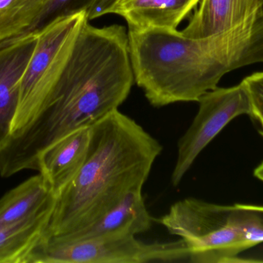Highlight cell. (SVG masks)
<instances>
[{
    "mask_svg": "<svg viewBox=\"0 0 263 263\" xmlns=\"http://www.w3.org/2000/svg\"><path fill=\"white\" fill-rule=\"evenodd\" d=\"M134 81L126 28L82 25L47 103L0 148V174L37 171L40 154L80 128L92 127L127 99Z\"/></svg>",
    "mask_w": 263,
    "mask_h": 263,
    "instance_id": "6da1fadb",
    "label": "cell"
},
{
    "mask_svg": "<svg viewBox=\"0 0 263 263\" xmlns=\"http://www.w3.org/2000/svg\"><path fill=\"white\" fill-rule=\"evenodd\" d=\"M162 151L156 138L119 110L92 125L87 157L55 196L45 237L83 230L129 193L142 191Z\"/></svg>",
    "mask_w": 263,
    "mask_h": 263,
    "instance_id": "7a4b0ae2",
    "label": "cell"
},
{
    "mask_svg": "<svg viewBox=\"0 0 263 263\" xmlns=\"http://www.w3.org/2000/svg\"><path fill=\"white\" fill-rule=\"evenodd\" d=\"M136 84L155 108L198 102L217 87L209 54L208 38H190L177 29L128 31Z\"/></svg>",
    "mask_w": 263,
    "mask_h": 263,
    "instance_id": "3957f363",
    "label": "cell"
},
{
    "mask_svg": "<svg viewBox=\"0 0 263 263\" xmlns=\"http://www.w3.org/2000/svg\"><path fill=\"white\" fill-rule=\"evenodd\" d=\"M158 222L184 241L189 262H239V255L250 249L235 223L231 205L188 198L173 204Z\"/></svg>",
    "mask_w": 263,
    "mask_h": 263,
    "instance_id": "277c9868",
    "label": "cell"
},
{
    "mask_svg": "<svg viewBox=\"0 0 263 263\" xmlns=\"http://www.w3.org/2000/svg\"><path fill=\"white\" fill-rule=\"evenodd\" d=\"M86 12L57 17L35 33V45L20 80V97L11 134L29 125L46 106ZM10 134V135H11Z\"/></svg>",
    "mask_w": 263,
    "mask_h": 263,
    "instance_id": "5b68a950",
    "label": "cell"
},
{
    "mask_svg": "<svg viewBox=\"0 0 263 263\" xmlns=\"http://www.w3.org/2000/svg\"><path fill=\"white\" fill-rule=\"evenodd\" d=\"M189 258L186 245L180 239L146 243L133 235H120L61 242L43 236L27 263L184 262Z\"/></svg>",
    "mask_w": 263,
    "mask_h": 263,
    "instance_id": "8992f818",
    "label": "cell"
},
{
    "mask_svg": "<svg viewBox=\"0 0 263 263\" xmlns=\"http://www.w3.org/2000/svg\"><path fill=\"white\" fill-rule=\"evenodd\" d=\"M199 111L185 134L178 142L176 165L171 176L178 186L198 156L207 145L239 116L250 115V97L243 83L229 88L209 91L199 99Z\"/></svg>",
    "mask_w": 263,
    "mask_h": 263,
    "instance_id": "52a82bcc",
    "label": "cell"
},
{
    "mask_svg": "<svg viewBox=\"0 0 263 263\" xmlns=\"http://www.w3.org/2000/svg\"><path fill=\"white\" fill-rule=\"evenodd\" d=\"M35 45V32L0 43V148L12 132L20 80Z\"/></svg>",
    "mask_w": 263,
    "mask_h": 263,
    "instance_id": "ba28073f",
    "label": "cell"
},
{
    "mask_svg": "<svg viewBox=\"0 0 263 263\" xmlns=\"http://www.w3.org/2000/svg\"><path fill=\"white\" fill-rule=\"evenodd\" d=\"M153 221L145 206L142 191H133L86 228L69 234L48 238L61 242H76L120 235L136 236L148 232Z\"/></svg>",
    "mask_w": 263,
    "mask_h": 263,
    "instance_id": "9c48e42d",
    "label": "cell"
},
{
    "mask_svg": "<svg viewBox=\"0 0 263 263\" xmlns=\"http://www.w3.org/2000/svg\"><path fill=\"white\" fill-rule=\"evenodd\" d=\"M91 127L80 128L60 139L38 159L37 171L55 196L67 186L81 169L87 157Z\"/></svg>",
    "mask_w": 263,
    "mask_h": 263,
    "instance_id": "30bf717a",
    "label": "cell"
},
{
    "mask_svg": "<svg viewBox=\"0 0 263 263\" xmlns=\"http://www.w3.org/2000/svg\"><path fill=\"white\" fill-rule=\"evenodd\" d=\"M201 0H118L110 14L123 17L129 30L177 29Z\"/></svg>",
    "mask_w": 263,
    "mask_h": 263,
    "instance_id": "8fae6325",
    "label": "cell"
},
{
    "mask_svg": "<svg viewBox=\"0 0 263 263\" xmlns=\"http://www.w3.org/2000/svg\"><path fill=\"white\" fill-rule=\"evenodd\" d=\"M263 4V0H201L186 27L181 31L190 38H204L229 30L245 21Z\"/></svg>",
    "mask_w": 263,
    "mask_h": 263,
    "instance_id": "7c38bea8",
    "label": "cell"
},
{
    "mask_svg": "<svg viewBox=\"0 0 263 263\" xmlns=\"http://www.w3.org/2000/svg\"><path fill=\"white\" fill-rule=\"evenodd\" d=\"M55 196L41 174L25 181L0 199V227L53 210Z\"/></svg>",
    "mask_w": 263,
    "mask_h": 263,
    "instance_id": "4fadbf2b",
    "label": "cell"
},
{
    "mask_svg": "<svg viewBox=\"0 0 263 263\" xmlns=\"http://www.w3.org/2000/svg\"><path fill=\"white\" fill-rule=\"evenodd\" d=\"M52 212L6 226L0 227V263H26L44 236Z\"/></svg>",
    "mask_w": 263,
    "mask_h": 263,
    "instance_id": "5bb4252c",
    "label": "cell"
},
{
    "mask_svg": "<svg viewBox=\"0 0 263 263\" xmlns=\"http://www.w3.org/2000/svg\"><path fill=\"white\" fill-rule=\"evenodd\" d=\"M49 0H0V43L35 31Z\"/></svg>",
    "mask_w": 263,
    "mask_h": 263,
    "instance_id": "9a60e30c",
    "label": "cell"
},
{
    "mask_svg": "<svg viewBox=\"0 0 263 263\" xmlns=\"http://www.w3.org/2000/svg\"><path fill=\"white\" fill-rule=\"evenodd\" d=\"M236 226L250 248L263 242V206L251 205H231Z\"/></svg>",
    "mask_w": 263,
    "mask_h": 263,
    "instance_id": "2e32d148",
    "label": "cell"
},
{
    "mask_svg": "<svg viewBox=\"0 0 263 263\" xmlns=\"http://www.w3.org/2000/svg\"><path fill=\"white\" fill-rule=\"evenodd\" d=\"M96 0H49L35 24V30L54 19L86 12L92 7Z\"/></svg>",
    "mask_w": 263,
    "mask_h": 263,
    "instance_id": "e0dca14e",
    "label": "cell"
},
{
    "mask_svg": "<svg viewBox=\"0 0 263 263\" xmlns=\"http://www.w3.org/2000/svg\"><path fill=\"white\" fill-rule=\"evenodd\" d=\"M242 83L250 97L251 105L250 116L260 125L259 133L263 137V72L256 73L246 77Z\"/></svg>",
    "mask_w": 263,
    "mask_h": 263,
    "instance_id": "ac0fdd59",
    "label": "cell"
},
{
    "mask_svg": "<svg viewBox=\"0 0 263 263\" xmlns=\"http://www.w3.org/2000/svg\"><path fill=\"white\" fill-rule=\"evenodd\" d=\"M118 0H96L92 7L87 12V18L89 21L106 14H110L111 9Z\"/></svg>",
    "mask_w": 263,
    "mask_h": 263,
    "instance_id": "d6986e66",
    "label": "cell"
},
{
    "mask_svg": "<svg viewBox=\"0 0 263 263\" xmlns=\"http://www.w3.org/2000/svg\"><path fill=\"white\" fill-rule=\"evenodd\" d=\"M254 176L259 180L263 182V162L255 169Z\"/></svg>",
    "mask_w": 263,
    "mask_h": 263,
    "instance_id": "ffe728a7",
    "label": "cell"
}]
</instances>
